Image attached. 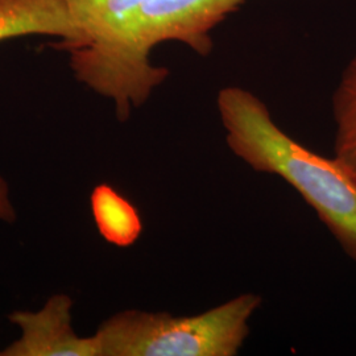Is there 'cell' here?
<instances>
[{"label":"cell","instance_id":"1","mask_svg":"<svg viewBox=\"0 0 356 356\" xmlns=\"http://www.w3.org/2000/svg\"><path fill=\"white\" fill-rule=\"evenodd\" d=\"M216 107L229 151L254 172L289 184L356 261L355 173L335 156H321L285 134L250 90L223 88Z\"/></svg>","mask_w":356,"mask_h":356},{"label":"cell","instance_id":"8","mask_svg":"<svg viewBox=\"0 0 356 356\" xmlns=\"http://www.w3.org/2000/svg\"><path fill=\"white\" fill-rule=\"evenodd\" d=\"M334 156L356 175V54L347 64L332 95Z\"/></svg>","mask_w":356,"mask_h":356},{"label":"cell","instance_id":"3","mask_svg":"<svg viewBox=\"0 0 356 356\" xmlns=\"http://www.w3.org/2000/svg\"><path fill=\"white\" fill-rule=\"evenodd\" d=\"M261 304L243 293L195 316L129 309L106 319L95 338L101 356H236Z\"/></svg>","mask_w":356,"mask_h":356},{"label":"cell","instance_id":"4","mask_svg":"<svg viewBox=\"0 0 356 356\" xmlns=\"http://www.w3.org/2000/svg\"><path fill=\"white\" fill-rule=\"evenodd\" d=\"M141 0H66L81 32L67 49L76 76L88 85L122 38Z\"/></svg>","mask_w":356,"mask_h":356},{"label":"cell","instance_id":"9","mask_svg":"<svg viewBox=\"0 0 356 356\" xmlns=\"http://www.w3.org/2000/svg\"><path fill=\"white\" fill-rule=\"evenodd\" d=\"M13 218L15 210L10 200V189L7 182L0 177V219L10 222Z\"/></svg>","mask_w":356,"mask_h":356},{"label":"cell","instance_id":"7","mask_svg":"<svg viewBox=\"0 0 356 356\" xmlns=\"http://www.w3.org/2000/svg\"><path fill=\"white\" fill-rule=\"evenodd\" d=\"M97 229L106 242L126 248L138 242L143 222L138 209L108 184H99L90 197Z\"/></svg>","mask_w":356,"mask_h":356},{"label":"cell","instance_id":"5","mask_svg":"<svg viewBox=\"0 0 356 356\" xmlns=\"http://www.w3.org/2000/svg\"><path fill=\"white\" fill-rule=\"evenodd\" d=\"M72 305L67 296H54L38 313H13L11 321L23 334L0 355L101 356L95 335L81 338L73 330Z\"/></svg>","mask_w":356,"mask_h":356},{"label":"cell","instance_id":"6","mask_svg":"<svg viewBox=\"0 0 356 356\" xmlns=\"http://www.w3.org/2000/svg\"><path fill=\"white\" fill-rule=\"evenodd\" d=\"M31 35L63 38L66 51L81 41L66 0H0V41Z\"/></svg>","mask_w":356,"mask_h":356},{"label":"cell","instance_id":"2","mask_svg":"<svg viewBox=\"0 0 356 356\" xmlns=\"http://www.w3.org/2000/svg\"><path fill=\"white\" fill-rule=\"evenodd\" d=\"M247 0H141L118 45L89 88L115 104L119 120H127L134 108L148 101L169 70L151 63V51L165 41L188 45L209 56L211 32Z\"/></svg>","mask_w":356,"mask_h":356}]
</instances>
